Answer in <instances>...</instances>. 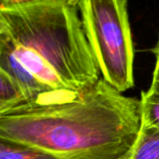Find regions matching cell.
Masks as SVG:
<instances>
[{
    "mask_svg": "<svg viewBox=\"0 0 159 159\" xmlns=\"http://www.w3.org/2000/svg\"><path fill=\"white\" fill-rule=\"evenodd\" d=\"M141 127L139 99L102 78L82 90H52L0 114V139L64 159H128Z\"/></svg>",
    "mask_w": 159,
    "mask_h": 159,
    "instance_id": "obj_1",
    "label": "cell"
},
{
    "mask_svg": "<svg viewBox=\"0 0 159 159\" xmlns=\"http://www.w3.org/2000/svg\"><path fill=\"white\" fill-rule=\"evenodd\" d=\"M0 47L52 90H82L100 79L73 0L0 8Z\"/></svg>",
    "mask_w": 159,
    "mask_h": 159,
    "instance_id": "obj_2",
    "label": "cell"
},
{
    "mask_svg": "<svg viewBox=\"0 0 159 159\" xmlns=\"http://www.w3.org/2000/svg\"><path fill=\"white\" fill-rule=\"evenodd\" d=\"M84 30L102 79L124 93L134 86V49L126 0H80Z\"/></svg>",
    "mask_w": 159,
    "mask_h": 159,
    "instance_id": "obj_3",
    "label": "cell"
},
{
    "mask_svg": "<svg viewBox=\"0 0 159 159\" xmlns=\"http://www.w3.org/2000/svg\"><path fill=\"white\" fill-rule=\"evenodd\" d=\"M128 159H159V129L141 125Z\"/></svg>",
    "mask_w": 159,
    "mask_h": 159,
    "instance_id": "obj_4",
    "label": "cell"
},
{
    "mask_svg": "<svg viewBox=\"0 0 159 159\" xmlns=\"http://www.w3.org/2000/svg\"><path fill=\"white\" fill-rule=\"evenodd\" d=\"M141 125L159 129V87L152 85L140 96Z\"/></svg>",
    "mask_w": 159,
    "mask_h": 159,
    "instance_id": "obj_5",
    "label": "cell"
},
{
    "mask_svg": "<svg viewBox=\"0 0 159 159\" xmlns=\"http://www.w3.org/2000/svg\"><path fill=\"white\" fill-rule=\"evenodd\" d=\"M0 159H64L54 154L0 139Z\"/></svg>",
    "mask_w": 159,
    "mask_h": 159,
    "instance_id": "obj_6",
    "label": "cell"
},
{
    "mask_svg": "<svg viewBox=\"0 0 159 159\" xmlns=\"http://www.w3.org/2000/svg\"><path fill=\"white\" fill-rule=\"evenodd\" d=\"M26 101L11 79L0 69V114Z\"/></svg>",
    "mask_w": 159,
    "mask_h": 159,
    "instance_id": "obj_7",
    "label": "cell"
},
{
    "mask_svg": "<svg viewBox=\"0 0 159 159\" xmlns=\"http://www.w3.org/2000/svg\"><path fill=\"white\" fill-rule=\"evenodd\" d=\"M152 52L155 57V66H154V70H153V77H152V85L159 87V38H158L156 45L152 50Z\"/></svg>",
    "mask_w": 159,
    "mask_h": 159,
    "instance_id": "obj_8",
    "label": "cell"
},
{
    "mask_svg": "<svg viewBox=\"0 0 159 159\" xmlns=\"http://www.w3.org/2000/svg\"><path fill=\"white\" fill-rule=\"evenodd\" d=\"M35 1H39V0H0V8H9L13 6L24 5L27 3H32ZM76 2H80V0H73Z\"/></svg>",
    "mask_w": 159,
    "mask_h": 159,
    "instance_id": "obj_9",
    "label": "cell"
}]
</instances>
